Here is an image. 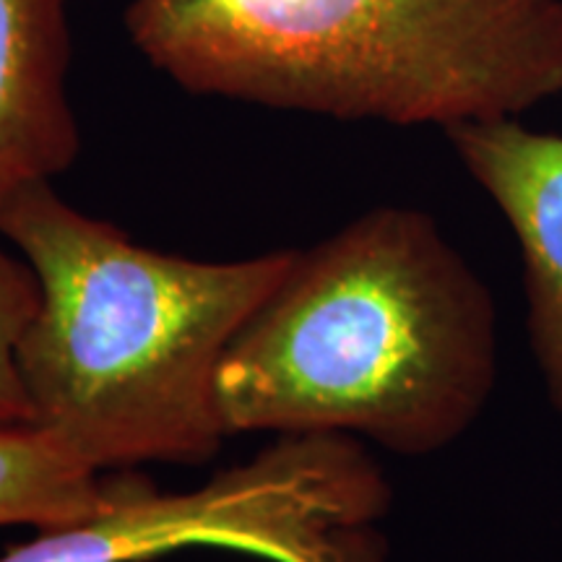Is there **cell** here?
<instances>
[{
	"instance_id": "277c9868",
	"label": "cell",
	"mask_w": 562,
	"mask_h": 562,
	"mask_svg": "<svg viewBox=\"0 0 562 562\" xmlns=\"http://www.w3.org/2000/svg\"><path fill=\"white\" fill-rule=\"evenodd\" d=\"M391 505V484L360 438L279 435L199 490L161 492L125 469L108 510L40 531L0 562H146L188 547L271 562H385L378 524Z\"/></svg>"
},
{
	"instance_id": "7a4b0ae2",
	"label": "cell",
	"mask_w": 562,
	"mask_h": 562,
	"mask_svg": "<svg viewBox=\"0 0 562 562\" xmlns=\"http://www.w3.org/2000/svg\"><path fill=\"white\" fill-rule=\"evenodd\" d=\"M0 235L32 266L40 307L16 362L32 425L94 472L195 467L227 438L216 372L294 250L193 261L133 243L115 224L24 188Z\"/></svg>"
},
{
	"instance_id": "52a82bcc",
	"label": "cell",
	"mask_w": 562,
	"mask_h": 562,
	"mask_svg": "<svg viewBox=\"0 0 562 562\" xmlns=\"http://www.w3.org/2000/svg\"><path fill=\"white\" fill-rule=\"evenodd\" d=\"M112 497L115 476L83 467L37 425H0V526L81 524Z\"/></svg>"
},
{
	"instance_id": "5b68a950",
	"label": "cell",
	"mask_w": 562,
	"mask_h": 562,
	"mask_svg": "<svg viewBox=\"0 0 562 562\" xmlns=\"http://www.w3.org/2000/svg\"><path fill=\"white\" fill-rule=\"evenodd\" d=\"M446 136L521 250L529 347L562 419V136L526 128L518 117L461 123Z\"/></svg>"
},
{
	"instance_id": "ba28073f",
	"label": "cell",
	"mask_w": 562,
	"mask_h": 562,
	"mask_svg": "<svg viewBox=\"0 0 562 562\" xmlns=\"http://www.w3.org/2000/svg\"><path fill=\"white\" fill-rule=\"evenodd\" d=\"M37 307V273L21 252L13 256L0 243V425H32V404L21 383L16 351Z\"/></svg>"
},
{
	"instance_id": "8992f818",
	"label": "cell",
	"mask_w": 562,
	"mask_h": 562,
	"mask_svg": "<svg viewBox=\"0 0 562 562\" xmlns=\"http://www.w3.org/2000/svg\"><path fill=\"white\" fill-rule=\"evenodd\" d=\"M70 0H0V214L81 154L68 97Z\"/></svg>"
},
{
	"instance_id": "3957f363",
	"label": "cell",
	"mask_w": 562,
	"mask_h": 562,
	"mask_svg": "<svg viewBox=\"0 0 562 562\" xmlns=\"http://www.w3.org/2000/svg\"><path fill=\"white\" fill-rule=\"evenodd\" d=\"M125 30L191 94L336 121L448 131L562 94V0H128Z\"/></svg>"
},
{
	"instance_id": "6da1fadb",
	"label": "cell",
	"mask_w": 562,
	"mask_h": 562,
	"mask_svg": "<svg viewBox=\"0 0 562 562\" xmlns=\"http://www.w3.org/2000/svg\"><path fill=\"white\" fill-rule=\"evenodd\" d=\"M501 375L490 286L427 211L378 206L307 250L216 372L227 435L339 432L398 456L453 446Z\"/></svg>"
}]
</instances>
